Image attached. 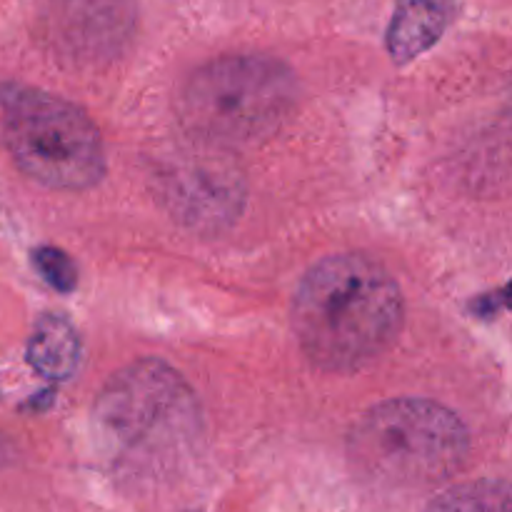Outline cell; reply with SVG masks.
Wrapping results in <instances>:
<instances>
[{
    "label": "cell",
    "instance_id": "1",
    "mask_svg": "<svg viewBox=\"0 0 512 512\" xmlns=\"http://www.w3.org/2000/svg\"><path fill=\"white\" fill-rule=\"evenodd\" d=\"M405 323L398 280L375 258L338 253L300 280L290 325L300 350L325 373H358L383 358Z\"/></svg>",
    "mask_w": 512,
    "mask_h": 512
},
{
    "label": "cell",
    "instance_id": "2",
    "mask_svg": "<svg viewBox=\"0 0 512 512\" xmlns=\"http://www.w3.org/2000/svg\"><path fill=\"white\" fill-rule=\"evenodd\" d=\"M298 80L273 55H223L195 70L180 98L183 123L210 148H250L293 115Z\"/></svg>",
    "mask_w": 512,
    "mask_h": 512
},
{
    "label": "cell",
    "instance_id": "3",
    "mask_svg": "<svg viewBox=\"0 0 512 512\" xmlns=\"http://www.w3.org/2000/svg\"><path fill=\"white\" fill-rule=\"evenodd\" d=\"M470 433L445 405L393 398L373 405L348 435L350 465L385 485H430L465 465Z\"/></svg>",
    "mask_w": 512,
    "mask_h": 512
},
{
    "label": "cell",
    "instance_id": "4",
    "mask_svg": "<svg viewBox=\"0 0 512 512\" xmlns=\"http://www.w3.org/2000/svg\"><path fill=\"white\" fill-rule=\"evenodd\" d=\"M0 130L15 165L43 188L78 193L105 178L103 135L85 110L30 85H0Z\"/></svg>",
    "mask_w": 512,
    "mask_h": 512
},
{
    "label": "cell",
    "instance_id": "5",
    "mask_svg": "<svg viewBox=\"0 0 512 512\" xmlns=\"http://www.w3.org/2000/svg\"><path fill=\"white\" fill-rule=\"evenodd\" d=\"M95 433L118 458H158L198 435L195 393L163 360H138L108 380L93 408Z\"/></svg>",
    "mask_w": 512,
    "mask_h": 512
},
{
    "label": "cell",
    "instance_id": "6",
    "mask_svg": "<svg viewBox=\"0 0 512 512\" xmlns=\"http://www.w3.org/2000/svg\"><path fill=\"white\" fill-rule=\"evenodd\" d=\"M170 215L195 233H220L238 220L245 205L243 173L220 148L175 155L158 178Z\"/></svg>",
    "mask_w": 512,
    "mask_h": 512
},
{
    "label": "cell",
    "instance_id": "7",
    "mask_svg": "<svg viewBox=\"0 0 512 512\" xmlns=\"http://www.w3.org/2000/svg\"><path fill=\"white\" fill-rule=\"evenodd\" d=\"M130 0H53L45 33L60 58L73 63L113 60L133 35Z\"/></svg>",
    "mask_w": 512,
    "mask_h": 512
},
{
    "label": "cell",
    "instance_id": "8",
    "mask_svg": "<svg viewBox=\"0 0 512 512\" xmlns=\"http://www.w3.org/2000/svg\"><path fill=\"white\" fill-rule=\"evenodd\" d=\"M455 18V0H395L385 45L393 63L405 65L433 48Z\"/></svg>",
    "mask_w": 512,
    "mask_h": 512
},
{
    "label": "cell",
    "instance_id": "9",
    "mask_svg": "<svg viewBox=\"0 0 512 512\" xmlns=\"http://www.w3.org/2000/svg\"><path fill=\"white\" fill-rule=\"evenodd\" d=\"M80 358H83V345H80L78 330L63 315L45 313L35 323L28 340L30 368L40 378L65 383L78 373Z\"/></svg>",
    "mask_w": 512,
    "mask_h": 512
},
{
    "label": "cell",
    "instance_id": "10",
    "mask_svg": "<svg viewBox=\"0 0 512 512\" xmlns=\"http://www.w3.org/2000/svg\"><path fill=\"white\" fill-rule=\"evenodd\" d=\"M430 512H508V490L498 485H475L445 495Z\"/></svg>",
    "mask_w": 512,
    "mask_h": 512
},
{
    "label": "cell",
    "instance_id": "11",
    "mask_svg": "<svg viewBox=\"0 0 512 512\" xmlns=\"http://www.w3.org/2000/svg\"><path fill=\"white\" fill-rule=\"evenodd\" d=\"M33 265L40 278L58 293H73L78 285V268L65 250L53 245H40L33 250Z\"/></svg>",
    "mask_w": 512,
    "mask_h": 512
},
{
    "label": "cell",
    "instance_id": "12",
    "mask_svg": "<svg viewBox=\"0 0 512 512\" xmlns=\"http://www.w3.org/2000/svg\"><path fill=\"white\" fill-rule=\"evenodd\" d=\"M13 455H15L13 445L5 440V435H0V468H5V465L13 463Z\"/></svg>",
    "mask_w": 512,
    "mask_h": 512
}]
</instances>
